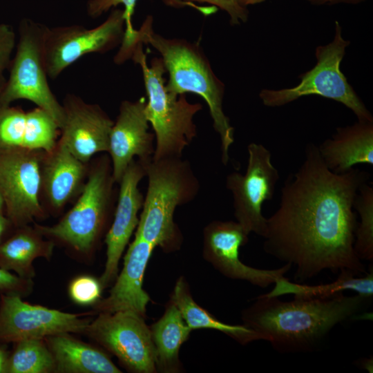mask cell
I'll return each instance as SVG.
<instances>
[{
    "instance_id": "cell-17",
    "label": "cell",
    "mask_w": 373,
    "mask_h": 373,
    "mask_svg": "<svg viewBox=\"0 0 373 373\" xmlns=\"http://www.w3.org/2000/svg\"><path fill=\"white\" fill-rule=\"evenodd\" d=\"M146 100L121 102L119 113L112 127L108 154L111 160L113 177L118 184L132 160L144 164L153 156L155 135L149 131L145 114Z\"/></svg>"
},
{
    "instance_id": "cell-33",
    "label": "cell",
    "mask_w": 373,
    "mask_h": 373,
    "mask_svg": "<svg viewBox=\"0 0 373 373\" xmlns=\"http://www.w3.org/2000/svg\"><path fill=\"white\" fill-rule=\"evenodd\" d=\"M189 2L207 3L220 8L228 13L230 23L232 26L239 25L241 22L247 21L249 12L247 8L241 6L237 0H183Z\"/></svg>"
},
{
    "instance_id": "cell-15",
    "label": "cell",
    "mask_w": 373,
    "mask_h": 373,
    "mask_svg": "<svg viewBox=\"0 0 373 373\" xmlns=\"http://www.w3.org/2000/svg\"><path fill=\"white\" fill-rule=\"evenodd\" d=\"M61 104L64 121L58 140L84 163L97 153H108L114 121L101 106L73 93L66 94Z\"/></svg>"
},
{
    "instance_id": "cell-24",
    "label": "cell",
    "mask_w": 373,
    "mask_h": 373,
    "mask_svg": "<svg viewBox=\"0 0 373 373\" xmlns=\"http://www.w3.org/2000/svg\"><path fill=\"white\" fill-rule=\"evenodd\" d=\"M171 301L177 307L184 321L191 330L202 328L216 329L242 345L254 341L265 340L262 334L246 325L224 323L199 306L193 300L187 283L183 277L177 280Z\"/></svg>"
},
{
    "instance_id": "cell-14",
    "label": "cell",
    "mask_w": 373,
    "mask_h": 373,
    "mask_svg": "<svg viewBox=\"0 0 373 373\" xmlns=\"http://www.w3.org/2000/svg\"><path fill=\"white\" fill-rule=\"evenodd\" d=\"M90 322L79 315L22 300L17 294H0V342L42 339L52 335L86 332Z\"/></svg>"
},
{
    "instance_id": "cell-13",
    "label": "cell",
    "mask_w": 373,
    "mask_h": 373,
    "mask_svg": "<svg viewBox=\"0 0 373 373\" xmlns=\"http://www.w3.org/2000/svg\"><path fill=\"white\" fill-rule=\"evenodd\" d=\"M249 234L237 221L213 220L203 230V256L224 276L265 288L284 277L292 266L286 263L278 269H261L244 264L239 249L248 242Z\"/></svg>"
},
{
    "instance_id": "cell-10",
    "label": "cell",
    "mask_w": 373,
    "mask_h": 373,
    "mask_svg": "<svg viewBox=\"0 0 373 373\" xmlns=\"http://www.w3.org/2000/svg\"><path fill=\"white\" fill-rule=\"evenodd\" d=\"M248 162L244 174L229 173L226 188L231 193L236 221L247 232L264 237L267 218L262 212L265 202L271 200L280 175L271 162V153L261 144L247 146Z\"/></svg>"
},
{
    "instance_id": "cell-36",
    "label": "cell",
    "mask_w": 373,
    "mask_h": 373,
    "mask_svg": "<svg viewBox=\"0 0 373 373\" xmlns=\"http://www.w3.org/2000/svg\"><path fill=\"white\" fill-rule=\"evenodd\" d=\"M9 352L6 348V343L0 342V373H6Z\"/></svg>"
},
{
    "instance_id": "cell-19",
    "label": "cell",
    "mask_w": 373,
    "mask_h": 373,
    "mask_svg": "<svg viewBox=\"0 0 373 373\" xmlns=\"http://www.w3.org/2000/svg\"><path fill=\"white\" fill-rule=\"evenodd\" d=\"M155 247L135 236L126 253L122 270L109 296L95 307L99 313L128 311L145 316L150 297L143 289L146 265Z\"/></svg>"
},
{
    "instance_id": "cell-26",
    "label": "cell",
    "mask_w": 373,
    "mask_h": 373,
    "mask_svg": "<svg viewBox=\"0 0 373 373\" xmlns=\"http://www.w3.org/2000/svg\"><path fill=\"white\" fill-rule=\"evenodd\" d=\"M13 343L6 373H46L55 367L54 357L42 339H23Z\"/></svg>"
},
{
    "instance_id": "cell-20",
    "label": "cell",
    "mask_w": 373,
    "mask_h": 373,
    "mask_svg": "<svg viewBox=\"0 0 373 373\" xmlns=\"http://www.w3.org/2000/svg\"><path fill=\"white\" fill-rule=\"evenodd\" d=\"M326 166L343 173L358 164L373 165V122L358 121L338 127L331 138L318 146Z\"/></svg>"
},
{
    "instance_id": "cell-37",
    "label": "cell",
    "mask_w": 373,
    "mask_h": 373,
    "mask_svg": "<svg viewBox=\"0 0 373 373\" xmlns=\"http://www.w3.org/2000/svg\"><path fill=\"white\" fill-rule=\"evenodd\" d=\"M362 0H311L310 2L315 3V4H323L325 3H357Z\"/></svg>"
},
{
    "instance_id": "cell-7",
    "label": "cell",
    "mask_w": 373,
    "mask_h": 373,
    "mask_svg": "<svg viewBox=\"0 0 373 373\" xmlns=\"http://www.w3.org/2000/svg\"><path fill=\"white\" fill-rule=\"evenodd\" d=\"M47 26L30 19L21 20L9 77L0 93V107L19 99L30 101L49 113L61 128L64 110L50 88L44 46Z\"/></svg>"
},
{
    "instance_id": "cell-41",
    "label": "cell",
    "mask_w": 373,
    "mask_h": 373,
    "mask_svg": "<svg viewBox=\"0 0 373 373\" xmlns=\"http://www.w3.org/2000/svg\"><path fill=\"white\" fill-rule=\"evenodd\" d=\"M308 1H310L311 0H308Z\"/></svg>"
},
{
    "instance_id": "cell-30",
    "label": "cell",
    "mask_w": 373,
    "mask_h": 373,
    "mask_svg": "<svg viewBox=\"0 0 373 373\" xmlns=\"http://www.w3.org/2000/svg\"><path fill=\"white\" fill-rule=\"evenodd\" d=\"M26 113L20 106L0 107V149L23 147Z\"/></svg>"
},
{
    "instance_id": "cell-1",
    "label": "cell",
    "mask_w": 373,
    "mask_h": 373,
    "mask_svg": "<svg viewBox=\"0 0 373 373\" xmlns=\"http://www.w3.org/2000/svg\"><path fill=\"white\" fill-rule=\"evenodd\" d=\"M370 175L357 168L332 172L318 146L307 144L303 163L283 184L278 209L267 218L264 251L294 265L299 281L325 269L367 274L354 249V202Z\"/></svg>"
},
{
    "instance_id": "cell-31",
    "label": "cell",
    "mask_w": 373,
    "mask_h": 373,
    "mask_svg": "<svg viewBox=\"0 0 373 373\" xmlns=\"http://www.w3.org/2000/svg\"><path fill=\"white\" fill-rule=\"evenodd\" d=\"M102 285L90 276H81L75 278L69 286V295L76 303L88 305L95 303L101 294Z\"/></svg>"
},
{
    "instance_id": "cell-28",
    "label": "cell",
    "mask_w": 373,
    "mask_h": 373,
    "mask_svg": "<svg viewBox=\"0 0 373 373\" xmlns=\"http://www.w3.org/2000/svg\"><path fill=\"white\" fill-rule=\"evenodd\" d=\"M59 135L58 123L44 109L37 106L26 113L23 147L50 151L56 146Z\"/></svg>"
},
{
    "instance_id": "cell-18",
    "label": "cell",
    "mask_w": 373,
    "mask_h": 373,
    "mask_svg": "<svg viewBox=\"0 0 373 373\" xmlns=\"http://www.w3.org/2000/svg\"><path fill=\"white\" fill-rule=\"evenodd\" d=\"M89 163L75 157L59 140L44 151L40 164V201L46 214L61 212L82 191Z\"/></svg>"
},
{
    "instance_id": "cell-3",
    "label": "cell",
    "mask_w": 373,
    "mask_h": 373,
    "mask_svg": "<svg viewBox=\"0 0 373 373\" xmlns=\"http://www.w3.org/2000/svg\"><path fill=\"white\" fill-rule=\"evenodd\" d=\"M153 22L152 16H147L140 29L122 41L114 61L122 64L130 59L137 43L149 44L157 50L169 73V79L165 84L167 92L175 96L195 93L207 104L213 128L220 139L221 160L227 165L229 160V148L234 142V129L222 108L224 84L213 73L198 43L183 39L165 38L153 31Z\"/></svg>"
},
{
    "instance_id": "cell-25",
    "label": "cell",
    "mask_w": 373,
    "mask_h": 373,
    "mask_svg": "<svg viewBox=\"0 0 373 373\" xmlns=\"http://www.w3.org/2000/svg\"><path fill=\"white\" fill-rule=\"evenodd\" d=\"M357 276L351 271L341 270L335 281L317 285L291 283L284 276L278 279L274 283V288L263 295L267 297H278L285 294H294L296 298L321 299L334 297L345 290H352L357 294L372 298V269L367 273L365 276L357 277Z\"/></svg>"
},
{
    "instance_id": "cell-35",
    "label": "cell",
    "mask_w": 373,
    "mask_h": 373,
    "mask_svg": "<svg viewBox=\"0 0 373 373\" xmlns=\"http://www.w3.org/2000/svg\"><path fill=\"white\" fill-rule=\"evenodd\" d=\"M15 227L4 214L0 213V244L2 243L14 231Z\"/></svg>"
},
{
    "instance_id": "cell-34",
    "label": "cell",
    "mask_w": 373,
    "mask_h": 373,
    "mask_svg": "<svg viewBox=\"0 0 373 373\" xmlns=\"http://www.w3.org/2000/svg\"><path fill=\"white\" fill-rule=\"evenodd\" d=\"M28 287V279L0 267V294L21 296L26 291Z\"/></svg>"
},
{
    "instance_id": "cell-40",
    "label": "cell",
    "mask_w": 373,
    "mask_h": 373,
    "mask_svg": "<svg viewBox=\"0 0 373 373\" xmlns=\"http://www.w3.org/2000/svg\"><path fill=\"white\" fill-rule=\"evenodd\" d=\"M6 206L2 195L0 193V213L5 214Z\"/></svg>"
},
{
    "instance_id": "cell-11",
    "label": "cell",
    "mask_w": 373,
    "mask_h": 373,
    "mask_svg": "<svg viewBox=\"0 0 373 373\" xmlns=\"http://www.w3.org/2000/svg\"><path fill=\"white\" fill-rule=\"evenodd\" d=\"M44 151L0 149V193L5 215L15 227L46 216L40 201V164Z\"/></svg>"
},
{
    "instance_id": "cell-4",
    "label": "cell",
    "mask_w": 373,
    "mask_h": 373,
    "mask_svg": "<svg viewBox=\"0 0 373 373\" xmlns=\"http://www.w3.org/2000/svg\"><path fill=\"white\" fill-rule=\"evenodd\" d=\"M142 164L148 186L135 236L166 253L175 251L183 240L173 219L175 209L197 197L199 180L182 157L152 158Z\"/></svg>"
},
{
    "instance_id": "cell-12",
    "label": "cell",
    "mask_w": 373,
    "mask_h": 373,
    "mask_svg": "<svg viewBox=\"0 0 373 373\" xmlns=\"http://www.w3.org/2000/svg\"><path fill=\"white\" fill-rule=\"evenodd\" d=\"M86 332L129 370L155 372V352L144 317L128 311L99 313Z\"/></svg>"
},
{
    "instance_id": "cell-29",
    "label": "cell",
    "mask_w": 373,
    "mask_h": 373,
    "mask_svg": "<svg viewBox=\"0 0 373 373\" xmlns=\"http://www.w3.org/2000/svg\"><path fill=\"white\" fill-rule=\"evenodd\" d=\"M170 6L175 8L189 7L198 10L204 16H209L217 11V8L213 6H202L195 3L183 0H163ZM137 0H89L87 3L86 10L88 15L92 18L101 16L112 8H116L118 5L124 6L125 17V32L123 39L130 37L135 32L132 23V15Z\"/></svg>"
},
{
    "instance_id": "cell-39",
    "label": "cell",
    "mask_w": 373,
    "mask_h": 373,
    "mask_svg": "<svg viewBox=\"0 0 373 373\" xmlns=\"http://www.w3.org/2000/svg\"><path fill=\"white\" fill-rule=\"evenodd\" d=\"M361 365L363 368L372 372V359L365 358L361 361Z\"/></svg>"
},
{
    "instance_id": "cell-16",
    "label": "cell",
    "mask_w": 373,
    "mask_h": 373,
    "mask_svg": "<svg viewBox=\"0 0 373 373\" xmlns=\"http://www.w3.org/2000/svg\"><path fill=\"white\" fill-rule=\"evenodd\" d=\"M145 176L144 165L134 159L118 184L113 220L105 236L106 260L100 279V283L104 287L116 278L119 260L138 225V213L142 209L144 199L138 185Z\"/></svg>"
},
{
    "instance_id": "cell-8",
    "label": "cell",
    "mask_w": 373,
    "mask_h": 373,
    "mask_svg": "<svg viewBox=\"0 0 373 373\" xmlns=\"http://www.w3.org/2000/svg\"><path fill=\"white\" fill-rule=\"evenodd\" d=\"M335 23L333 41L316 48V64L299 77L300 82L296 86L280 90L263 89L260 92L265 106H281L303 96L317 95L343 104L356 115L358 121L373 122L371 113L341 71V62L350 41L343 38L338 22Z\"/></svg>"
},
{
    "instance_id": "cell-38",
    "label": "cell",
    "mask_w": 373,
    "mask_h": 373,
    "mask_svg": "<svg viewBox=\"0 0 373 373\" xmlns=\"http://www.w3.org/2000/svg\"><path fill=\"white\" fill-rule=\"evenodd\" d=\"M265 0H237L238 3L242 7L247 8V6L260 3Z\"/></svg>"
},
{
    "instance_id": "cell-21",
    "label": "cell",
    "mask_w": 373,
    "mask_h": 373,
    "mask_svg": "<svg viewBox=\"0 0 373 373\" xmlns=\"http://www.w3.org/2000/svg\"><path fill=\"white\" fill-rule=\"evenodd\" d=\"M44 237L29 224L15 227L0 244V267L29 280L34 274V260L39 257L49 258L52 254L54 242Z\"/></svg>"
},
{
    "instance_id": "cell-6",
    "label": "cell",
    "mask_w": 373,
    "mask_h": 373,
    "mask_svg": "<svg viewBox=\"0 0 373 373\" xmlns=\"http://www.w3.org/2000/svg\"><path fill=\"white\" fill-rule=\"evenodd\" d=\"M142 45L135 44L131 59L140 66L143 74L148 97L145 114L156 140L153 159L182 157L184 149L197 135L193 119L202 106L189 102L184 94L175 96L167 92L162 58H153L149 66Z\"/></svg>"
},
{
    "instance_id": "cell-5",
    "label": "cell",
    "mask_w": 373,
    "mask_h": 373,
    "mask_svg": "<svg viewBox=\"0 0 373 373\" xmlns=\"http://www.w3.org/2000/svg\"><path fill=\"white\" fill-rule=\"evenodd\" d=\"M107 153L92 159L84 187L73 207L56 224L35 228L49 240H57L79 253L96 245L115 211L118 189Z\"/></svg>"
},
{
    "instance_id": "cell-27",
    "label": "cell",
    "mask_w": 373,
    "mask_h": 373,
    "mask_svg": "<svg viewBox=\"0 0 373 373\" xmlns=\"http://www.w3.org/2000/svg\"><path fill=\"white\" fill-rule=\"evenodd\" d=\"M354 209L360 217L354 232V249L360 260H373V185L367 182L359 188Z\"/></svg>"
},
{
    "instance_id": "cell-22",
    "label": "cell",
    "mask_w": 373,
    "mask_h": 373,
    "mask_svg": "<svg viewBox=\"0 0 373 373\" xmlns=\"http://www.w3.org/2000/svg\"><path fill=\"white\" fill-rule=\"evenodd\" d=\"M68 333L48 336V347L57 370L75 373H119L102 351L72 338Z\"/></svg>"
},
{
    "instance_id": "cell-23",
    "label": "cell",
    "mask_w": 373,
    "mask_h": 373,
    "mask_svg": "<svg viewBox=\"0 0 373 373\" xmlns=\"http://www.w3.org/2000/svg\"><path fill=\"white\" fill-rule=\"evenodd\" d=\"M149 328L155 352L156 369L162 372L180 370L179 350L188 339L191 329L177 307L170 301L162 316Z\"/></svg>"
},
{
    "instance_id": "cell-32",
    "label": "cell",
    "mask_w": 373,
    "mask_h": 373,
    "mask_svg": "<svg viewBox=\"0 0 373 373\" xmlns=\"http://www.w3.org/2000/svg\"><path fill=\"white\" fill-rule=\"evenodd\" d=\"M17 40V35L12 27L9 24L0 23V93L6 83L5 73L9 70Z\"/></svg>"
},
{
    "instance_id": "cell-9",
    "label": "cell",
    "mask_w": 373,
    "mask_h": 373,
    "mask_svg": "<svg viewBox=\"0 0 373 373\" xmlns=\"http://www.w3.org/2000/svg\"><path fill=\"white\" fill-rule=\"evenodd\" d=\"M124 32V12L117 8L94 28L77 24L47 26L44 53L48 78L55 79L85 55L105 53L120 46Z\"/></svg>"
},
{
    "instance_id": "cell-2",
    "label": "cell",
    "mask_w": 373,
    "mask_h": 373,
    "mask_svg": "<svg viewBox=\"0 0 373 373\" xmlns=\"http://www.w3.org/2000/svg\"><path fill=\"white\" fill-rule=\"evenodd\" d=\"M340 294L329 298L294 297L285 302L263 294L244 309V325L283 354L314 351L336 325L359 314L370 300Z\"/></svg>"
}]
</instances>
